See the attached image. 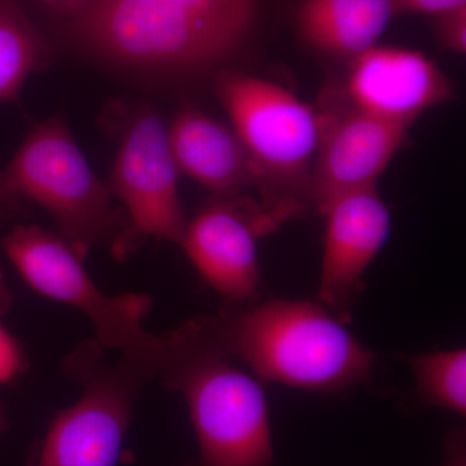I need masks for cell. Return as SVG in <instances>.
<instances>
[{
    "label": "cell",
    "mask_w": 466,
    "mask_h": 466,
    "mask_svg": "<svg viewBox=\"0 0 466 466\" xmlns=\"http://www.w3.org/2000/svg\"><path fill=\"white\" fill-rule=\"evenodd\" d=\"M257 12L258 0H94L70 20L86 47L118 66L198 73L241 47Z\"/></svg>",
    "instance_id": "1"
},
{
    "label": "cell",
    "mask_w": 466,
    "mask_h": 466,
    "mask_svg": "<svg viewBox=\"0 0 466 466\" xmlns=\"http://www.w3.org/2000/svg\"><path fill=\"white\" fill-rule=\"evenodd\" d=\"M161 342L157 379L186 401L198 466H274L266 392L226 348L214 318L186 321Z\"/></svg>",
    "instance_id": "2"
},
{
    "label": "cell",
    "mask_w": 466,
    "mask_h": 466,
    "mask_svg": "<svg viewBox=\"0 0 466 466\" xmlns=\"http://www.w3.org/2000/svg\"><path fill=\"white\" fill-rule=\"evenodd\" d=\"M213 318L226 348L260 381L333 394L375 373V352L319 300H253Z\"/></svg>",
    "instance_id": "3"
},
{
    "label": "cell",
    "mask_w": 466,
    "mask_h": 466,
    "mask_svg": "<svg viewBox=\"0 0 466 466\" xmlns=\"http://www.w3.org/2000/svg\"><path fill=\"white\" fill-rule=\"evenodd\" d=\"M161 348L150 333L113 360L96 339L76 346L64 367L81 397L55 417L34 466H116L137 398L157 379Z\"/></svg>",
    "instance_id": "4"
},
{
    "label": "cell",
    "mask_w": 466,
    "mask_h": 466,
    "mask_svg": "<svg viewBox=\"0 0 466 466\" xmlns=\"http://www.w3.org/2000/svg\"><path fill=\"white\" fill-rule=\"evenodd\" d=\"M214 90L249 155L260 204L283 223L312 207L318 109L283 86L236 70H219Z\"/></svg>",
    "instance_id": "5"
},
{
    "label": "cell",
    "mask_w": 466,
    "mask_h": 466,
    "mask_svg": "<svg viewBox=\"0 0 466 466\" xmlns=\"http://www.w3.org/2000/svg\"><path fill=\"white\" fill-rule=\"evenodd\" d=\"M3 173L18 198L50 214L58 235L82 258L96 245L113 247L127 227L61 116L36 125Z\"/></svg>",
    "instance_id": "6"
},
{
    "label": "cell",
    "mask_w": 466,
    "mask_h": 466,
    "mask_svg": "<svg viewBox=\"0 0 466 466\" xmlns=\"http://www.w3.org/2000/svg\"><path fill=\"white\" fill-rule=\"evenodd\" d=\"M3 251L32 289L81 311L108 350H122L142 339L152 308L146 294L108 296L92 280L78 251L57 232L35 225L12 228Z\"/></svg>",
    "instance_id": "7"
},
{
    "label": "cell",
    "mask_w": 466,
    "mask_h": 466,
    "mask_svg": "<svg viewBox=\"0 0 466 466\" xmlns=\"http://www.w3.org/2000/svg\"><path fill=\"white\" fill-rule=\"evenodd\" d=\"M168 128L155 109L137 113L122 135L110 177V195L124 205L127 227L113 245L127 256L149 238L179 244L187 218L177 187Z\"/></svg>",
    "instance_id": "8"
},
{
    "label": "cell",
    "mask_w": 466,
    "mask_h": 466,
    "mask_svg": "<svg viewBox=\"0 0 466 466\" xmlns=\"http://www.w3.org/2000/svg\"><path fill=\"white\" fill-rule=\"evenodd\" d=\"M281 225L260 201L213 196L188 219L179 245L211 289L229 306L244 305L258 291L259 241Z\"/></svg>",
    "instance_id": "9"
},
{
    "label": "cell",
    "mask_w": 466,
    "mask_h": 466,
    "mask_svg": "<svg viewBox=\"0 0 466 466\" xmlns=\"http://www.w3.org/2000/svg\"><path fill=\"white\" fill-rule=\"evenodd\" d=\"M327 100L318 109L320 139L309 175V200L320 214L343 193L376 187L412 126L367 115L336 95Z\"/></svg>",
    "instance_id": "10"
},
{
    "label": "cell",
    "mask_w": 466,
    "mask_h": 466,
    "mask_svg": "<svg viewBox=\"0 0 466 466\" xmlns=\"http://www.w3.org/2000/svg\"><path fill=\"white\" fill-rule=\"evenodd\" d=\"M325 218L318 299L348 323L363 291L368 267L385 247L391 216L376 187L343 193L321 211Z\"/></svg>",
    "instance_id": "11"
},
{
    "label": "cell",
    "mask_w": 466,
    "mask_h": 466,
    "mask_svg": "<svg viewBox=\"0 0 466 466\" xmlns=\"http://www.w3.org/2000/svg\"><path fill=\"white\" fill-rule=\"evenodd\" d=\"M453 94L452 81L422 52L373 46L350 58L345 86L334 95L367 115L413 125Z\"/></svg>",
    "instance_id": "12"
},
{
    "label": "cell",
    "mask_w": 466,
    "mask_h": 466,
    "mask_svg": "<svg viewBox=\"0 0 466 466\" xmlns=\"http://www.w3.org/2000/svg\"><path fill=\"white\" fill-rule=\"evenodd\" d=\"M168 142L179 173L218 198H235L254 187L253 165L232 127L186 104L168 126Z\"/></svg>",
    "instance_id": "13"
},
{
    "label": "cell",
    "mask_w": 466,
    "mask_h": 466,
    "mask_svg": "<svg viewBox=\"0 0 466 466\" xmlns=\"http://www.w3.org/2000/svg\"><path fill=\"white\" fill-rule=\"evenodd\" d=\"M392 17L391 0H302L297 26L315 50L352 58L376 46Z\"/></svg>",
    "instance_id": "14"
},
{
    "label": "cell",
    "mask_w": 466,
    "mask_h": 466,
    "mask_svg": "<svg viewBox=\"0 0 466 466\" xmlns=\"http://www.w3.org/2000/svg\"><path fill=\"white\" fill-rule=\"evenodd\" d=\"M48 61L47 45L20 0H0V103H16L27 76Z\"/></svg>",
    "instance_id": "15"
},
{
    "label": "cell",
    "mask_w": 466,
    "mask_h": 466,
    "mask_svg": "<svg viewBox=\"0 0 466 466\" xmlns=\"http://www.w3.org/2000/svg\"><path fill=\"white\" fill-rule=\"evenodd\" d=\"M419 395L425 403L466 415V351L440 350L408 359Z\"/></svg>",
    "instance_id": "16"
},
{
    "label": "cell",
    "mask_w": 466,
    "mask_h": 466,
    "mask_svg": "<svg viewBox=\"0 0 466 466\" xmlns=\"http://www.w3.org/2000/svg\"><path fill=\"white\" fill-rule=\"evenodd\" d=\"M11 293L0 272V383L14 381L27 368V359L20 342L2 321L11 308Z\"/></svg>",
    "instance_id": "17"
},
{
    "label": "cell",
    "mask_w": 466,
    "mask_h": 466,
    "mask_svg": "<svg viewBox=\"0 0 466 466\" xmlns=\"http://www.w3.org/2000/svg\"><path fill=\"white\" fill-rule=\"evenodd\" d=\"M434 32L438 42L446 50L465 55L466 52V5L437 15Z\"/></svg>",
    "instance_id": "18"
},
{
    "label": "cell",
    "mask_w": 466,
    "mask_h": 466,
    "mask_svg": "<svg viewBox=\"0 0 466 466\" xmlns=\"http://www.w3.org/2000/svg\"><path fill=\"white\" fill-rule=\"evenodd\" d=\"M395 16L410 14L437 15L466 5V0H391Z\"/></svg>",
    "instance_id": "19"
},
{
    "label": "cell",
    "mask_w": 466,
    "mask_h": 466,
    "mask_svg": "<svg viewBox=\"0 0 466 466\" xmlns=\"http://www.w3.org/2000/svg\"><path fill=\"white\" fill-rule=\"evenodd\" d=\"M443 466H466L465 429L456 428L444 440Z\"/></svg>",
    "instance_id": "20"
},
{
    "label": "cell",
    "mask_w": 466,
    "mask_h": 466,
    "mask_svg": "<svg viewBox=\"0 0 466 466\" xmlns=\"http://www.w3.org/2000/svg\"><path fill=\"white\" fill-rule=\"evenodd\" d=\"M57 14L73 18L84 12L94 0H39Z\"/></svg>",
    "instance_id": "21"
},
{
    "label": "cell",
    "mask_w": 466,
    "mask_h": 466,
    "mask_svg": "<svg viewBox=\"0 0 466 466\" xmlns=\"http://www.w3.org/2000/svg\"><path fill=\"white\" fill-rule=\"evenodd\" d=\"M20 198L12 192L11 187L8 186L5 173L0 171V218L7 216L12 211L16 210Z\"/></svg>",
    "instance_id": "22"
},
{
    "label": "cell",
    "mask_w": 466,
    "mask_h": 466,
    "mask_svg": "<svg viewBox=\"0 0 466 466\" xmlns=\"http://www.w3.org/2000/svg\"><path fill=\"white\" fill-rule=\"evenodd\" d=\"M5 426V413H3L2 408H0V433H2L3 429Z\"/></svg>",
    "instance_id": "23"
},
{
    "label": "cell",
    "mask_w": 466,
    "mask_h": 466,
    "mask_svg": "<svg viewBox=\"0 0 466 466\" xmlns=\"http://www.w3.org/2000/svg\"><path fill=\"white\" fill-rule=\"evenodd\" d=\"M189 466H191V465H189Z\"/></svg>",
    "instance_id": "24"
}]
</instances>
